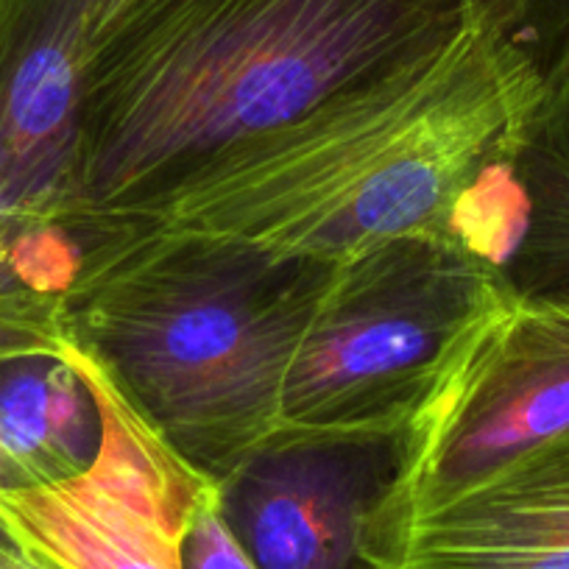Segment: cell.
Instances as JSON below:
<instances>
[{
	"mask_svg": "<svg viewBox=\"0 0 569 569\" xmlns=\"http://www.w3.org/2000/svg\"><path fill=\"white\" fill-rule=\"evenodd\" d=\"M388 475L391 445H273L223 480V517L257 569H363V519Z\"/></svg>",
	"mask_w": 569,
	"mask_h": 569,
	"instance_id": "obj_9",
	"label": "cell"
},
{
	"mask_svg": "<svg viewBox=\"0 0 569 569\" xmlns=\"http://www.w3.org/2000/svg\"><path fill=\"white\" fill-rule=\"evenodd\" d=\"M62 360L96 399L98 456L53 483L0 486V533L51 569H182L190 513L218 480L190 467L87 349L68 338Z\"/></svg>",
	"mask_w": 569,
	"mask_h": 569,
	"instance_id": "obj_6",
	"label": "cell"
},
{
	"mask_svg": "<svg viewBox=\"0 0 569 569\" xmlns=\"http://www.w3.org/2000/svg\"><path fill=\"white\" fill-rule=\"evenodd\" d=\"M522 229L506 277L525 297H569V18L513 160Z\"/></svg>",
	"mask_w": 569,
	"mask_h": 569,
	"instance_id": "obj_10",
	"label": "cell"
},
{
	"mask_svg": "<svg viewBox=\"0 0 569 569\" xmlns=\"http://www.w3.org/2000/svg\"><path fill=\"white\" fill-rule=\"evenodd\" d=\"M114 0H0V218L62 221L92 31Z\"/></svg>",
	"mask_w": 569,
	"mask_h": 569,
	"instance_id": "obj_8",
	"label": "cell"
},
{
	"mask_svg": "<svg viewBox=\"0 0 569 569\" xmlns=\"http://www.w3.org/2000/svg\"><path fill=\"white\" fill-rule=\"evenodd\" d=\"M101 416L79 371L62 358L0 363V486H40L96 461Z\"/></svg>",
	"mask_w": 569,
	"mask_h": 569,
	"instance_id": "obj_11",
	"label": "cell"
},
{
	"mask_svg": "<svg viewBox=\"0 0 569 569\" xmlns=\"http://www.w3.org/2000/svg\"><path fill=\"white\" fill-rule=\"evenodd\" d=\"M363 569H569V430L433 500L369 508Z\"/></svg>",
	"mask_w": 569,
	"mask_h": 569,
	"instance_id": "obj_7",
	"label": "cell"
},
{
	"mask_svg": "<svg viewBox=\"0 0 569 569\" xmlns=\"http://www.w3.org/2000/svg\"><path fill=\"white\" fill-rule=\"evenodd\" d=\"M539 0H114L92 31L59 229L92 232L234 142Z\"/></svg>",
	"mask_w": 569,
	"mask_h": 569,
	"instance_id": "obj_2",
	"label": "cell"
},
{
	"mask_svg": "<svg viewBox=\"0 0 569 569\" xmlns=\"http://www.w3.org/2000/svg\"><path fill=\"white\" fill-rule=\"evenodd\" d=\"M563 3H567V9H569V0H563Z\"/></svg>",
	"mask_w": 569,
	"mask_h": 569,
	"instance_id": "obj_16",
	"label": "cell"
},
{
	"mask_svg": "<svg viewBox=\"0 0 569 569\" xmlns=\"http://www.w3.org/2000/svg\"><path fill=\"white\" fill-rule=\"evenodd\" d=\"M0 569H51V567L40 563L37 558L26 556L18 545H12L7 536L0 533Z\"/></svg>",
	"mask_w": 569,
	"mask_h": 569,
	"instance_id": "obj_15",
	"label": "cell"
},
{
	"mask_svg": "<svg viewBox=\"0 0 569 569\" xmlns=\"http://www.w3.org/2000/svg\"><path fill=\"white\" fill-rule=\"evenodd\" d=\"M327 268L109 234L81 243L64 325L157 433L223 483L279 441L284 371Z\"/></svg>",
	"mask_w": 569,
	"mask_h": 569,
	"instance_id": "obj_3",
	"label": "cell"
},
{
	"mask_svg": "<svg viewBox=\"0 0 569 569\" xmlns=\"http://www.w3.org/2000/svg\"><path fill=\"white\" fill-rule=\"evenodd\" d=\"M508 282L456 238H399L332 262L279 397V441L391 445L452 332Z\"/></svg>",
	"mask_w": 569,
	"mask_h": 569,
	"instance_id": "obj_4",
	"label": "cell"
},
{
	"mask_svg": "<svg viewBox=\"0 0 569 569\" xmlns=\"http://www.w3.org/2000/svg\"><path fill=\"white\" fill-rule=\"evenodd\" d=\"M528 26L489 20L234 142L76 243L118 234L332 266L388 240L456 238L489 257L486 210L511 179L545 84Z\"/></svg>",
	"mask_w": 569,
	"mask_h": 569,
	"instance_id": "obj_1",
	"label": "cell"
},
{
	"mask_svg": "<svg viewBox=\"0 0 569 569\" xmlns=\"http://www.w3.org/2000/svg\"><path fill=\"white\" fill-rule=\"evenodd\" d=\"M26 223L0 218V288H20L12 273V246Z\"/></svg>",
	"mask_w": 569,
	"mask_h": 569,
	"instance_id": "obj_14",
	"label": "cell"
},
{
	"mask_svg": "<svg viewBox=\"0 0 569 569\" xmlns=\"http://www.w3.org/2000/svg\"><path fill=\"white\" fill-rule=\"evenodd\" d=\"M569 430V297L502 282L441 347L371 508L433 500Z\"/></svg>",
	"mask_w": 569,
	"mask_h": 569,
	"instance_id": "obj_5",
	"label": "cell"
},
{
	"mask_svg": "<svg viewBox=\"0 0 569 569\" xmlns=\"http://www.w3.org/2000/svg\"><path fill=\"white\" fill-rule=\"evenodd\" d=\"M182 569H257L223 517L221 483H210L190 513L182 541Z\"/></svg>",
	"mask_w": 569,
	"mask_h": 569,
	"instance_id": "obj_13",
	"label": "cell"
},
{
	"mask_svg": "<svg viewBox=\"0 0 569 569\" xmlns=\"http://www.w3.org/2000/svg\"><path fill=\"white\" fill-rule=\"evenodd\" d=\"M64 341V293L0 288V363L34 355L62 358Z\"/></svg>",
	"mask_w": 569,
	"mask_h": 569,
	"instance_id": "obj_12",
	"label": "cell"
}]
</instances>
